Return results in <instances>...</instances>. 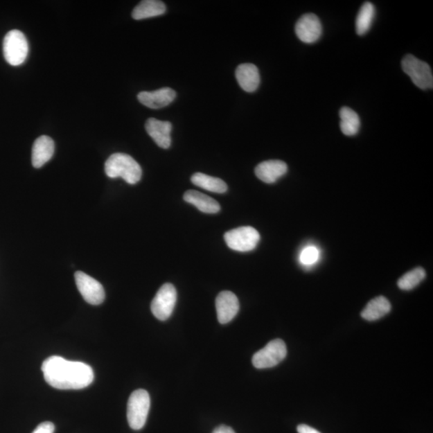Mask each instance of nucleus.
Here are the masks:
<instances>
[{
	"mask_svg": "<svg viewBox=\"0 0 433 433\" xmlns=\"http://www.w3.org/2000/svg\"><path fill=\"white\" fill-rule=\"evenodd\" d=\"M42 371L46 382L57 389H82L94 380V370L89 365L66 360L60 356H51L45 360Z\"/></svg>",
	"mask_w": 433,
	"mask_h": 433,
	"instance_id": "1",
	"label": "nucleus"
},
{
	"mask_svg": "<svg viewBox=\"0 0 433 433\" xmlns=\"http://www.w3.org/2000/svg\"><path fill=\"white\" fill-rule=\"evenodd\" d=\"M107 176L111 178L121 177L130 185L141 180L142 170L140 165L132 157L122 152L111 155L105 166Z\"/></svg>",
	"mask_w": 433,
	"mask_h": 433,
	"instance_id": "2",
	"label": "nucleus"
},
{
	"mask_svg": "<svg viewBox=\"0 0 433 433\" xmlns=\"http://www.w3.org/2000/svg\"><path fill=\"white\" fill-rule=\"evenodd\" d=\"M150 409V397L144 389L131 394L127 406V419L132 430H140L145 425Z\"/></svg>",
	"mask_w": 433,
	"mask_h": 433,
	"instance_id": "3",
	"label": "nucleus"
},
{
	"mask_svg": "<svg viewBox=\"0 0 433 433\" xmlns=\"http://www.w3.org/2000/svg\"><path fill=\"white\" fill-rule=\"evenodd\" d=\"M3 50L7 62L12 66H19L22 64L28 57V40L20 30H10L5 35Z\"/></svg>",
	"mask_w": 433,
	"mask_h": 433,
	"instance_id": "4",
	"label": "nucleus"
},
{
	"mask_svg": "<svg viewBox=\"0 0 433 433\" xmlns=\"http://www.w3.org/2000/svg\"><path fill=\"white\" fill-rule=\"evenodd\" d=\"M402 69L409 76L412 82L419 89L426 90L432 89L433 76L430 66L425 61L414 57V55H407L402 60Z\"/></svg>",
	"mask_w": 433,
	"mask_h": 433,
	"instance_id": "5",
	"label": "nucleus"
},
{
	"mask_svg": "<svg viewBox=\"0 0 433 433\" xmlns=\"http://www.w3.org/2000/svg\"><path fill=\"white\" fill-rule=\"evenodd\" d=\"M287 353V346L283 341L274 339L254 355L252 364L258 369L273 368L286 358Z\"/></svg>",
	"mask_w": 433,
	"mask_h": 433,
	"instance_id": "6",
	"label": "nucleus"
},
{
	"mask_svg": "<svg viewBox=\"0 0 433 433\" xmlns=\"http://www.w3.org/2000/svg\"><path fill=\"white\" fill-rule=\"evenodd\" d=\"M224 238L227 246L233 251L248 252L257 247L260 234L251 227H242L227 232Z\"/></svg>",
	"mask_w": 433,
	"mask_h": 433,
	"instance_id": "7",
	"label": "nucleus"
},
{
	"mask_svg": "<svg viewBox=\"0 0 433 433\" xmlns=\"http://www.w3.org/2000/svg\"><path fill=\"white\" fill-rule=\"evenodd\" d=\"M177 302V290L171 283H166L159 289L151 303L152 313L159 320L171 317Z\"/></svg>",
	"mask_w": 433,
	"mask_h": 433,
	"instance_id": "8",
	"label": "nucleus"
},
{
	"mask_svg": "<svg viewBox=\"0 0 433 433\" xmlns=\"http://www.w3.org/2000/svg\"><path fill=\"white\" fill-rule=\"evenodd\" d=\"M75 280L76 287L87 303L91 305H100L104 302L105 290L98 280L82 272H76Z\"/></svg>",
	"mask_w": 433,
	"mask_h": 433,
	"instance_id": "9",
	"label": "nucleus"
},
{
	"mask_svg": "<svg viewBox=\"0 0 433 433\" xmlns=\"http://www.w3.org/2000/svg\"><path fill=\"white\" fill-rule=\"evenodd\" d=\"M295 33L302 42L313 44L322 35V24L317 15L312 13L303 15L295 25Z\"/></svg>",
	"mask_w": 433,
	"mask_h": 433,
	"instance_id": "10",
	"label": "nucleus"
},
{
	"mask_svg": "<svg viewBox=\"0 0 433 433\" xmlns=\"http://www.w3.org/2000/svg\"><path fill=\"white\" fill-rule=\"evenodd\" d=\"M216 310L219 323H230L239 310V302L236 295L227 290L219 293L216 299Z\"/></svg>",
	"mask_w": 433,
	"mask_h": 433,
	"instance_id": "11",
	"label": "nucleus"
},
{
	"mask_svg": "<svg viewBox=\"0 0 433 433\" xmlns=\"http://www.w3.org/2000/svg\"><path fill=\"white\" fill-rule=\"evenodd\" d=\"M176 91L170 88H162L152 91H141L137 96L141 103L148 108L157 109L169 105L176 98Z\"/></svg>",
	"mask_w": 433,
	"mask_h": 433,
	"instance_id": "12",
	"label": "nucleus"
},
{
	"mask_svg": "<svg viewBox=\"0 0 433 433\" xmlns=\"http://www.w3.org/2000/svg\"><path fill=\"white\" fill-rule=\"evenodd\" d=\"M172 129L173 126L170 121L150 118L145 123L148 134L162 149H169L171 145Z\"/></svg>",
	"mask_w": 433,
	"mask_h": 433,
	"instance_id": "13",
	"label": "nucleus"
},
{
	"mask_svg": "<svg viewBox=\"0 0 433 433\" xmlns=\"http://www.w3.org/2000/svg\"><path fill=\"white\" fill-rule=\"evenodd\" d=\"M288 168L283 161L269 160L260 163L256 168V175L258 179L267 184L276 182L280 177L286 175Z\"/></svg>",
	"mask_w": 433,
	"mask_h": 433,
	"instance_id": "14",
	"label": "nucleus"
},
{
	"mask_svg": "<svg viewBox=\"0 0 433 433\" xmlns=\"http://www.w3.org/2000/svg\"><path fill=\"white\" fill-rule=\"evenodd\" d=\"M55 151V143L51 137L42 136L35 141L33 147V166L37 169L42 168L52 159Z\"/></svg>",
	"mask_w": 433,
	"mask_h": 433,
	"instance_id": "15",
	"label": "nucleus"
},
{
	"mask_svg": "<svg viewBox=\"0 0 433 433\" xmlns=\"http://www.w3.org/2000/svg\"><path fill=\"white\" fill-rule=\"evenodd\" d=\"M238 83L241 88L253 93L256 91L260 84V75L256 65L252 64H242L238 66L236 73Z\"/></svg>",
	"mask_w": 433,
	"mask_h": 433,
	"instance_id": "16",
	"label": "nucleus"
},
{
	"mask_svg": "<svg viewBox=\"0 0 433 433\" xmlns=\"http://www.w3.org/2000/svg\"><path fill=\"white\" fill-rule=\"evenodd\" d=\"M184 200L203 213H217L220 211L221 206L219 203L201 192L188 191L184 195Z\"/></svg>",
	"mask_w": 433,
	"mask_h": 433,
	"instance_id": "17",
	"label": "nucleus"
},
{
	"mask_svg": "<svg viewBox=\"0 0 433 433\" xmlns=\"http://www.w3.org/2000/svg\"><path fill=\"white\" fill-rule=\"evenodd\" d=\"M166 12L164 3L159 0H144L141 1L132 11V17L134 19L140 20L151 17H159Z\"/></svg>",
	"mask_w": 433,
	"mask_h": 433,
	"instance_id": "18",
	"label": "nucleus"
},
{
	"mask_svg": "<svg viewBox=\"0 0 433 433\" xmlns=\"http://www.w3.org/2000/svg\"><path fill=\"white\" fill-rule=\"evenodd\" d=\"M391 304L384 297H379L371 300L366 306L361 317L368 321H375L385 317L391 310Z\"/></svg>",
	"mask_w": 433,
	"mask_h": 433,
	"instance_id": "19",
	"label": "nucleus"
},
{
	"mask_svg": "<svg viewBox=\"0 0 433 433\" xmlns=\"http://www.w3.org/2000/svg\"><path fill=\"white\" fill-rule=\"evenodd\" d=\"M340 129L346 136H355L360 128V116L353 109L343 107L339 111Z\"/></svg>",
	"mask_w": 433,
	"mask_h": 433,
	"instance_id": "20",
	"label": "nucleus"
},
{
	"mask_svg": "<svg viewBox=\"0 0 433 433\" xmlns=\"http://www.w3.org/2000/svg\"><path fill=\"white\" fill-rule=\"evenodd\" d=\"M195 186L213 193H223L227 191V185L220 178L213 177L205 173H196L191 177Z\"/></svg>",
	"mask_w": 433,
	"mask_h": 433,
	"instance_id": "21",
	"label": "nucleus"
},
{
	"mask_svg": "<svg viewBox=\"0 0 433 433\" xmlns=\"http://www.w3.org/2000/svg\"><path fill=\"white\" fill-rule=\"evenodd\" d=\"M375 8L373 3L365 2L360 9L355 21L356 33L363 35L369 32L373 24Z\"/></svg>",
	"mask_w": 433,
	"mask_h": 433,
	"instance_id": "22",
	"label": "nucleus"
},
{
	"mask_svg": "<svg viewBox=\"0 0 433 433\" xmlns=\"http://www.w3.org/2000/svg\"><path fill=\"white\" fill-rule=\"evenodd\" d=\"M426 272L421 267H416L405 274L398 283V287L401 290H410L414 289L425 279Z\"/></svg>",
	"mask_w": 433,
	"mask_h": 433,
	"instance_id": "23",
	"label": "nucleus"
},
{
	"mask_svg": "<svg viewBox=\"0 0 433 433\" xmlns=\"http://www.w3.org/2000/svg\"><path fill=\"white\" fill-rule=\"evenodd\" d=\"M320 252L317 247L308 246L303 249L299 256V261L305 267L313 266L319 261Z\"/></svg>",
	"mask_w": 433,
	"mask_h": 433,
	"instance_id": "24",
	"label": "nucleus"
},
{
	"mask_svg": "<svg viewBox=\"0 0 433 433\" xmlns=\"http://www.w3.org/2000/svg\"><path fill=\"white\" fill-rule=\"evenodd\" d=\"M55 426L52 422H44L39 425L33 433H53Z\"/></svg>",
	"mask_w": 433,
	"mask_h": 433,
	"instance_id": "25",
	"label": "nucleus"
},
{
	"mask_svg": "<svg viewBox=\"0 0 433 433\" xmlns=\"http://www.w3.org/2000/svg\"><path fill=\"white\" fill-rule=\"evenodd\" d=\"M297 431L299 433H320L317 430L307 425H299L297 427Z\"/></svg>",
	"mask_w": 433,
	"mask_h": 433,
	"instance_id": "26",
	"label": "nucleus"
},
{
	"mask_svg": "<svg viewBox=\"0 0 433 433\" xmlns=\"http://www.w3.org/2000/svg\"><path fill=\"white\" fill-rule=\"evenodd\" d=\"M212 433H236L231 427L227 425H221L218 427Z\"/></svg>",
	"mask_w": 433,
	"mask_h": 433,
	"instance_id": "27",
	"label": "nucleus"
}]
</instances>
